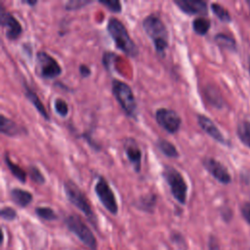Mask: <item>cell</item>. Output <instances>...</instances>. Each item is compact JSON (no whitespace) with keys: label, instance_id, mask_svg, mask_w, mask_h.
Returning a JSON list of instances; mask_svg holds the SVG:
<instances>
[{"label":"cell","instance_id":"26","mask_svg":"<svg viewBox=\"0 0 250 250\" xmlns=\"http://www.w3.org/2000/svg\"><path fill=\"white\" fill-rule=\"evenodd\" d=\"M54 108L56 110V112L61 116V117H65L68 114V104H66V102L63 99L61 98H57L55 99L54 102Z\"/></svg>","mask_w":250,"mask_h":250},{"label":"cell","instance_id":"16","mask_svg":"<svg viewBox=\"0 0 250 250\" xmlns=\"http://www.w3.org/2000/svg\"><path fill=\"white\" fill-rule=\"evenodd\" d=\"M24 95L28 99V101L33 104V106L36 108V110L39 112V114L45 120H50V117H49V114L47 112V109L45 108V106L42 104L41 100L36 95V93L32 89H30L26 84H24Z\"/></svg>","mask_w":250,"mask_h":250},{"label":"cell","instance_id":"13","mask_svg":"<svg viewBox=\"0 0 250 250\" xmlns=\"http://www.w3.org/2000/svg\"><path fill=\"white\" fill-rule=\"evenodd\" d=\"M124 151L128 161L133 166L136 173H139L142 167V150L133 138H126L123 142Z\"/></svg>","mask_w":250,"mask_h":250},{"label":"cell","instance_id":"1","mask_svg":"<svg viewBox=\"0 0 250 250\" xmlns=\"http://www.w3.org/2000/svg\"><path fill=\"white\" fill-rule=\"evenodd\" d=\"M143 28L150 38L155 52L160 56H165L169 45V33L163 21L155 14L147 15L143 20Z\"/></svg>","mask_w":250,"mask_h":250},{"label":"cell","instance_id":"15","mask_svg":"<svg viewBox=\"0 0 250 250\" xmlns=\"http://www.w3.org/2000/svg\"><path fill=\"white\" fill-rule=\"evenodd\" d=\"M0 131L3 135L9 137H16L27 134V130L24 126L16 123L14 120L6 117L5 115H0Z\"/></svg>","mask_w":250,"mask_h":250},{"label":"cell","instance_id":"9","mask_svg":"<svg viewBox=\"0 0 250 250\" xmlns=\"http://www.w3.org/2000/svg\"><path fill=\"white\" fill-rule=\"evenodd\" d=\"M154 117L158 125L163 128L169 134H175L179 131L182 118L179 113L171 108L167 107H159L155 110Z\"/></svg>","mask_w":250,"mask_h":250},{"label":"cell","instance_id":"30","mask_svg":"<svg viewBox=\"0 0 250 250\" xmlns=\"http://www.w3.org/2000/svg\"><path fill=\"white\" fill-rule=\"evenodd\" d=\"M99 3L104 5L107 10L112 13H120L122 10L121 3L118 0H100Z\"/></svg>","mask_w":250,"mask_h":250},{"label":"cell","instance_id":"21","mask_svg":"<svg viewBox=\"0 0 250 250\" xmlns=\"http://www.w3.org/2000/svg\"><path fill=\"white\" fill-rule=\"evenodd\" d=\"M157 148L167 157L170 158H177L179 157V151L176 148L175 145H173L171 142L165 140V139H158L156 142Z\"/></svg>","mask_w":250,"mask_h":250},{"label":"cell","instance_id":"2","mask_svg":"<svg viewBox=\"0 0 250 250\" xmlns=\"http://www.w3.org/2000/svg\"><path fill=\"white\" fill-rule=\"evenodd\" d=\"M106 29L116 48L131 58H136L139 55V48L137 44L130 37L127 28L121 21L114 17L109 18L106 24Z\"/></svg>","mask_w":250,"mask_h":250},{"label":"cell","instance_id":"29","mask_svg":"<svg viewBox=\"0 0 250 250\" xmlns=\"http://www.w3.org/2000/svg\"><path fill=\"white\" fill-rule=\"evenodd\" d=\"M91 3L92 1H86V0H69L64 4V9L66 11H74V10L81 9Z\"/></svg>","mask_w":250,"mask_h":250},{"label":"cell","instance_id":"31","mask_svg":"<svg viewBox=\"0 0 250 250\" xmlns=\"http://www.w3.org/2000/svg\"><path fill=\"white\" fill-rule=\"evenodd\" d=\"M1 217L7 221H13L17 218V212L12 207H4L1 209Z\"/></svg>","mask_w":250,"mask_h":250},{"label":"cell","instance_id":"4","mask_svg":"<svg viewBox=\"0 0 250 250\" xmlns=\"http://www.w3.org/2000/svg\"><path fill=\"white\" fill-rule=\"evenodd\" d=\"M162 177L169 186L170 191L173 197L181 204H186L187 202V192L188 185L185 178L175 167L170 165H165L162 171Z\"/></svg>","mask_w":250,"mask_h":250},{"label":"cell","instance_id":"28","mask_svg":"<svg viewBox=\"0 0 250 250\" xmlns=\"http://www.w3.org/2000/svg\"><path fill=\"white\" fill-rule=\"evenodd\" d=\"M28 172H29V177L30 179L38 184V185H43L45 183V177L44 175L41 173V171L34 165H30L28 167Z\"/></svg>","mask_w":250,"mask_h":250},{"label":"cell","instance_id":"35","mask_svg":"<svg viewBox=\"0 0 250 250\" xmlns=\"http://www.w3.org/2000/svg\"><path fill=\"white\" fill-rule=\"evenodd\" d=\"M22 3H24V4H26V5H29V6H35L36 4H37V1L36 0H33V1H26V0H24V1H22Z\"/></svg>","mask_w":250,"mask_h":250},{"label":"cell","instance_id":"3","mask_svg":"<svg viewBox=\"0 0 250 250\" xmlns=\"http://www.w3.org/2000/svg\"><path fill=\"white\" fill-rule=\"evenodd\" d=\"M112 95L119 104L123 111L131 118H136L138 104L132 88L119 79H113L111 82Z\"/></svg>","mask_w":250,"mask_h":250},{"label":"cell","instance_id":"36","mask_svg":"<svg viewBox=\"0 0 250 250\" xmlns=\"http://www.w3.org/2000/svg\"><path fill=\"white\" fill-rule=\"evenodd\" d=\"M248 71H249V75H250V61L248 62Z\"/></svg>","mask_w":250,"mask_h":250},{"label":"cell","instance_id":"34","mask_svg":"<svg viewBox=\"0 0 250 250\" xmlns=\"http://www.w3.org/2000/svg\"><path fill=\"white\" fill-rule=\"evenodd\" d=\"M91 73H92L91 68H90L87 64H83V63H81V64L79 65V74H80V76H81V77H83V78H87L88 76H90V75H91Z\"/></svg>","mask_w":250,"mask_h":250},{"label":"cell","instance_id":"12","mask_svg":"<svg viewBox=\"0 0 250 250\" xmlns=\"http://www.w3.org/2000/svg\"><path fill=\"white\" fill-rule=\"evenodd\" d=\"M196 119H197V123H198L199 127L209 137H211L215 142H217L225 146L231 147V142L223 135V133L220 131V129L217 127V125L213 122V120H211L208 116H206L204 114H197Z\"/></svg>","mask_w":250,"mask_h":250},{"label":"cell","instance_id":"7","mask_svg":"<svg viewBox=\"0 0 250 250\" xmlns=\"http://www.w3.org/2000/svg\"><path fill=\"white\" fill-rule=\"evenodd\" d=\"M64 223L67 229L73 232L88 248L91 250L97 249V240L91 229L77 215H69L65 218Z\"/></svg>","mask_w":250,"mask_h":250},{"label":"cell","instance_id":"11","mask_svg":"<svg viewBox=\"0 0 250 250\" xmlns=\"http://www.w3.org/2000/svg\"><path fill=\"white\" fill-rule=\"evenodd\" d=\"M202 165L207 172L219 183L223 185H229L231 183V176L229 173L228 168L220 161L213 157H204L202 159Z\"/></svg>","mask_w":250,"mask_h":250},{"label":"cell","instance_id":"18","mask_svg":"<svg viewBox=\"0 0 250 250\" xmlns=\"http://www.w3.org/2000/svg\"><path fill=\"white\" fill-rule=\"evenodd\" d=\"M10 196L12 200L21 207L27 206L32 201V198H33L32 194L29 191L20 188H12L10 190Z\"/></svg>","mask_w":250,"mask_h":250},{"label":"cell","instance_id":"32","mask_svg":"<svg viewBox=\"0 0 250 250\" xmlns=\"http://www.w3.org/2000/svg\"><path fill=\"white\" fill-rule=\"evenodd\" d=\"M240 213L246 223L250 226V202H244L240 206Z\"/></svg>","mask_w":250,"mask_h":250},{"label":"cell","instance_id":"20","mask_svg":"<svg viewBox=\"0 0 250 250\" xmlns=\"http://www.w3.org/2000/svg\"><path fill=\"white\" fill-rule=\"evenodd\" d=\"M236 136L245 146L250 148V121L249 120L243 119L237 123Z\"/></svg>","mask_w":250,"mask_h":250},{"label":"cell","instance_id":"10","mask_svg":"<svg viewBox=\"0 0 250 250\" xmlns=\"http://www.w3.org/2000/svg\"><path fill=\"white\" fill-rule=\"evenodd\" d=\"M0 23L5 28L6 37L10 40L18 39L22 33L21 22L5 9L3 4H0Z\"/></svg>","mask_w":250,"mask_h":250},{"label":"cell","instance_id":"24","mask_svg":"<svg viewBox=\"0 0 250 250\" xmlns=\"http://www.w3.org/2000/svg\"><path fill=\"white\" fill-rule=\"evenodd\" d=\"M210 8L213 12V14L223 22H226V23H229L232 21L231 19V16H230V13L229 12L228 9H226L224 6H222L221 4L219 3H216V2H213L211 3L210 5Z\"/></svg>","mask_w":250,"mask_h":250},{"label":"cell","instance_id":"19","mask_svg":"<svg viewBox=\"0 0 250 250\" xmlns=\"http://www.w3.org/2000/svg\"><path fill=\"white\" fill-rule=\"evenodd\" d=\"M214 41L217 43L218 46H220L223 49H226L230 52H236L237 51V43L234 37H232L229 34L219 32L215 34Z\"/></svg>","mask_w":250,"mask_h":250},{"label":"cell","instance_id":"17","mask_svg":"<svg viewBox=\"0 0 250 250\" xmlns=\"http://www.w3.org/2000/svg\"><path fill=\"white\" fill-rule=\"evenodd\" d=\"M204 93H205V97L207 99V101L209 102V104L211 105H213L216 108H223L225 105V102L224 99L221 95V92L219 91V89L213 85H208L205 87L204 89Z\"/></svg>","mask_w":250,"mask_h":250},{"label":"cell","instance_id":"33","mask_svg":"<svg viewBox=\"0 0 250 250\" xmlns=\"http://www.w3.org/2000/svg\"><path fill=\"white\" fill-rule=\"evenodd\" d=\"M208 250H222L218 239L215 236H213V235H211L209 237V240H208Z\"/></svg>","mask_w":250,"mask_h":250},{"label":"cell","instance_id":"5","mask_svg":"<svg viewBox=\"0 0 250 250\" xmlns=\"http://www.w3.org/2000/svg\"><path fill=\"white\" fill-rule=\"evenodd\" d=\"M63 190L70 203H72L76 208H78L90 220L94 218V212L91 208L89 200L87 199L85 193L80 189V188L73 181L71 180L64 181Z\"/></svg>","mask_w":250,"mask_h":250},{"label":"cell","instance_id":"14","mask_svg":"<svg viewBox=\"0 0 250 250\" xmlns=\"http://www.w3.org/2000/svg\"><path fill=\"white\" fill-rule=\"evenodd\" d=\"M174 4L188 15H206L208 12L207 2L202 0H174Z\"/></svg>","mask_w":250,"mask_h":250},{"label":"cell","instance_id":"25","mask_svg":"<svg viewBox=\"0 0 250 250\" xmlns=\"http://www.w3.org/2000/svg\"><path fill=\"white\" fill-rule=\"evenodd\" d=\"M156 202L155 194H146L145 196L140 197L139 199V207L146 211H151Z\"/></svg>","mask_w":250,"mask_h":250},{"label":"cell","instance_id":"6","mask_svg":"<svg viewBox=\"0 0 250 250\" xmlns=\"http://www.w3.org/2000/svg\"><path fill=\"white\" fill-rule=\"evenodd\" d=\"M36 73L45 79H54L62 74V67L58 61L45 51H39L35 58Z\"/></svg>","mask_w":250,"mask_h":250},{"label":"cell","instance_id":"22","mask_svg":"<svg viewBox=\"0 0 250 250\" xmlns=\"http://www.w3.org/2000/svg\"><path fill=\"white\" fill-rule=\"evenodd\" d=\"M4 162H5V164L7 165L8 169L11 171V173H12L20 182L25 183V181H26V172H25L23 169H21L18 164L14 163V162L11 160V158H10V156H9V154H8L7 152H6L5 155H4Z\"/></svg>","mask_w":250,"mask_h":250},{"label":"cell","instance_id":"27","mask_svg":"<svg viewBox=\"0 0 250 250\" xmlns=\"http://www.w3.org/2000/svg\"><path fill=\"white\" fill-rule=\"evenodd\" d=\"M35 213L37 214V216L47 221H53L57 219V215L55 211L50 207H36Z\"/></svg>","mask_w":250,"mask_h":250},{"label":"cell","instance_id":"23","mask_svg":"<svg viewBox=\"0 0 250 250\" xmlns=\"http://www.w3.org/2000/svg\"><path fill=\"white\" fill-rule=\"evenodd\" d=\"M191 26L196 34L205 35L211 27V21L206 17H197L192 21Z\"/></svg>","mask_w":250,"mask_h":250},{"label":"cell","instance_id":"8","mask_svg":"<svg viewBox=\"0 0 250 250\" xmlns=\"http://www.w3.org/2000/svg\"><path fill=\"white\" fill-rule=\"evenodd\" d=\"M95 192L100 202L104 205V207L112 215H116L118 212V205L108 183L104 177H99L96 185H95Z\"/></svg>","mask_w":250,"mask_h":250}]
</instances>
